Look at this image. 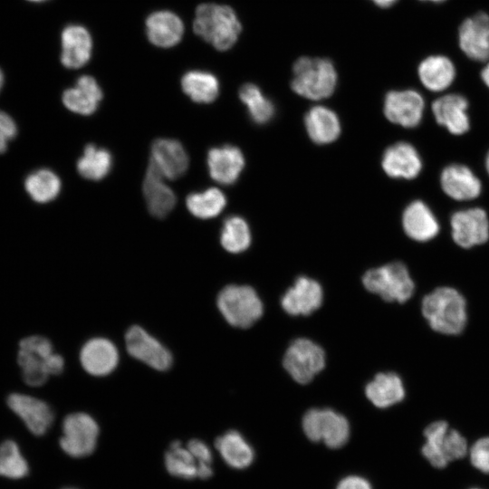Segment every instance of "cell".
Here are the masks:
<instances>
[{"label":"cell","instance_id":"cell-1","mask_svg":"<svg viewBox=\"0 0 489 489\" xmlns=\"http://www.w3.org/2000/svg\"><path fill=\"white\" fill-rule=\"evenodd\" d=\"M421 312L429 327L437 333L455 336L462 333L468 320L467 302L455 288L440 286L424 296Z\"/></svg>","mask_w":489,"mask_h":489},{"label":"cell","instance_id":"cell-2","mask_svg":"<svg viewBox=\"0 0 489 489\" xmlns=\"http://www.w3.org/2000/svg\"><path fill=\"white\" fill-rule=\"evenodd\" d=\"M18 347L17 362L26 385L41 387L51 376L60 375L63 371L64 359L54 350L47 338L31 335L22 339Z\"/></svg>","mask_w":489,"mask_h":489},{"label":"cell","instance_id":"cell-3","mask_svg":"<svg viewBox=\"0 0 489 489\" xmlns=\"http://www.w3.org/2000/svg\"><path fill=\"white\" fill-rule=\"evenodd\" d=\"M195 33L219 51L230 49L237 41L242 26L235 11L216 4H202L196 10Z\"/></svg>","mask_w":489,"mask_h":489},{"label":"cell","instance_id":"cell-4","mask_svg":"<svg viewBox=\"0 0 489 489\" xmlns=\"http://www.w3.org/2000/svg\"><path fill=\"white\" fill-rule=\"evenodd\" d=\"M337 78L335 67L329 59L301 57L293 64L291 87L302 97L319 101L334 92Z\"/></svg>","mask_w":489,"mask_h":489},{"label":"cell","instance_id":"cell-5","mask_svg":"<svg viewBox=\"0 0 489 489\" xmlns=\"http://www.w3.org/2000/svg\"><path fill=\"white\" fill-rule=\"evenodd\" d=\"M217 308L225 320L236 328H248L257 321L264 306L257 292L248 285L229 284L216 298Z\"/></svg>","mask_w":489,"mask_h":489},{"label":"cell","instance_id":"cell-6","mask_svg":"<svg viewBox=\"0 0 489 489\" xmlns=\"http://www.w3.org/2000/svg\"><path fill=\"white\" fill-rule=\"evenodd\" d=\"M362 283L368 291L386 302H405L415 292V283L408 267L401 262H392L367 271Z\"/></svg>","mask_w":489,"mask_h":489},{"label":"cell","instance_id":"cell-7","mask_svg":"<svg viewBox=\"0 0 489 489\" xmlns=\"http://www.w3.org/2000/svg\"><path fill=\"white\" fill-rule=\"evenodd\" d=\"M59 445L72 457H84L96 448L100 427L88 413L73 412L67 415L62 424Z\"/></svg>","mask_w":489,"mask_h":489},{"label":"cell","instance_id":"cell-8","mask_svg":"<svg viewBox=\"0 0 489 489\" xmlns=\"http://www.w3.org/2000/svg\"><path fill=\"white\" fill-rule=\"evenodd\" d=\"M302 429L313 442H323L330 448H339L350 436L348 420L330 408H312L302 418Z\"/></svg>","mask_w":489,"mask_h":489},{"label":"cell","instance_id":"cell-9","mask_svg":"<svg viewBox=\"0 0 489 489\" xmlns=\"http://www.w3.org/2000/svg\"><path fill=\"white\" fill-rule=\"evenodd\" d=\"M124 342L132 358L155 370L167 371L173 364L171 351L139 325H132L127 330Z\"/></svg>","mask_w":489,"mask_h":489},{"label":"cell","instance_id":"cell-10","mask_svg":"<svg viewBox=\"0 0 489 489\" xmlns=\"http://www.w3.org/2000/svg\"><path fill=\"white\" fill-rule=\"evenodd\" d=\"M283 363L296 382L307 384L324 368L325 353L311 340L297 339L286 350Z\"/></svg>","mask_w":489,"mask_h":489},{"label":"cell","instance_id":"cell-11","mask_svg":"<svg viewBox=\"0 0 489 489\" xmlns=\"http://www.w3.org/2000/svg\"><path fill=\"white\" fill-rule=\"evenodd\" d=\"M451 237L461 248L470 249L489 240V216L479 206L455 211L449 219Z\"/></svg>","mask_w":489,"mask_h":489},{"label":"cell","instance_id":"cell-12","mask_svg":"<svg viewBox=\"0 0 489 489\" xmlns=\"http://www.w3.org/2000/svg\"><path fill=\"white\" fill-rule=\"evenodd\" d=\"M425 99L416 90L388 91L384 99L385 117L393 124L406 129L417 127L424 117Z\"/></svg>","mask_w":489,"mask_h":489},{"label":"cell","instance_id":"cell-13","mask_svg":"<svg viewBox=\"0 0 489 489\" xmlns=\"http://www.w3.org/2000/svg\"><path fill=\"white\" fill-rule=\"evenodd\" d=\"M6 404L34 436H43L53 423L54 412L52 407L39 398L13 392L6 398Z\"/></svg>","mask_w":489,"mask_h":489},{"label":"cell","instance_id":"cell-14","mask_svg":"<svg viewBox=\"0 0 489 489\" xmlns=\"http://www.w3.org/2000/svg\"><path fill=\"white\" fill-rule=\"evenodd\" d=\"M79 360L83 370L89 375L105 377L118 367L120 352L110 340L105 337H93L82 346Z\"/></svg>","mask_w":489,"mask_h":489},{"label":"cell","instance_id":"cell-15","mask_svg":"<svg viewBox=\"0 0 489 489\" xmlns=\"http://www.w3.org/2000/svg\"><path fill=\"white\" fill-rule=\"evenodd\" d=\"M468 109V100L460 93L443 94L431 106L436 122L454 136H462L469 131Z\"/></svg>","mask_w":489,"mask_h":489},{"label":"cell","instance_id":"cell-16","mask_svg":"<svg viewBox=\"0 0 489 489\" xmlns=\"http://www.w3.org/2000/svg\"><path fill=\"white\" fill-rule=\"evenodd\" d=\"M444 194L458 201H472L479 197L483 185L477 175L466 165L451 163L444 167L439 176Z\"/></svg>","mask_w":489,"mask_h":489},{"label":"cell","instance_id":"cell-17","mask_svg":"<svg viewBox=\"0 0 489 489\" xmlns=\"http://www.w3.org/2000/svg\"><path fill=\"white\" fill-rule=\"evenodd\" d=\"M462 52L476 62L489 61V14L478 12L465 19L458 30Z\"/></svg>","mask_w":489,"mask_h":489},{"label":"cell","instance_id":"cell-18","mask_svg":"<svg viewBox=\"0 0 489 489\" xmlns=\"http://www.w3.org/2000/svg\"><path fill=\"white\" fill-rule=\"evenodd\" d=\"M381 166L384 172L392 178L411 180L421 173L423 161L412 144L399 141L384 151Z\"/></svg>","mask_w":489,"mask_h":489},{"label":"cell","instance_id":"cell-19","mask_svg":"<svg viewBox=\"0 0 489 489\" xmlns=\"http://www.w3.org/2000/svg\"><path fill=\"white\" fill-rule=\"evenodd\" d=\"M405 234L418 243L435 239L440 233V223L432 208L422 200L410 202L402 213Z\"/></svg>","mask_w":489,"mask_h":489},{"label":"cell","instance_id":"cell-20","mask_svg":"<svg viewBox=\"0 0 489 489\" xmlns=\"http://www.w3.org/2000/svg\"><path fill=\"white\" fill-rule=\"evenodd\" d=\"M322 298V288L318 282L300 276L282 297L281 305L288 314L308 315L321 305Z\"/></svg>","mask_w":489,"mask_h":489},{"label":"cell","instance_id":"cell-21","mask_svg":"<svg viewBox=\"0 0 489 489\" xmlns=\"http://www.w3.org/2000/svg\"><path fill=\"white\" fill-rule=\"evenodd\" d=\"M149 161L168 179L180 177L188 168L185 149L177 140L170 139H158L152 143Z\"/></svg>","mask_w":489,"mask_h":489},{"label":"cell","instance_id":"cell-22","mask_svg":"<svg viewBox=\"0 0 489 489\" xmlns=\"http://www.w3.org/2000/svg\"><path fill=\"white\" fill-rule=\"evenodd\" d=\"M163 176L149 161L143 181V193L150 214L158 218L167 216L176 205V195L163 181Z\"/></svg>","mask_w":489,"mask_h":489},{"label":"cell","instance_id":"cell-23","mask_svg":"<svg viewBox=\"0 0 489 489\" xmlns=\"http://www.w3.org/2000/svg\"><path fill=\"white\" fill-rule=\"evenodd\" d=\"M207 165L214 180L223 185H231L240 176L244 167V158L238 148L225 145L208 151Z\"/></svg>","mask_w":489,"mask_h":489},{"label":"cell","instance_id":"cell-24","mask_svg":"<svg viewBox=\"0 0 489 489\" xmlns=\"http://www.w3.org/2000/svg\"><path fill=\"white\" fill-rule=\"evenodd\" d=\"M91 37L81 25H68L62 33V63L69 69L85 65L91 53Z\"/></svg>","mask_w":489,"mask_h":489},{"label":"cell","instance_id":"cell-25","mask_svg":"<svg viewBox=\"0 0 489 489\" xmlns=\"http://www.w3.org/2000/svg\"><path fill=\"white\" fill-rule=\"evenodd\" d=\"M417 74L427 90L443 92L453 84L456 71L448 57L437 54L425 58L418 65Z\"/></svg>","mask_w":489,"mask_h":489},{"label":"cell","instance_id":"cell-26","mask_svg":"<svg viewBox=\"0 0 489 489\" xmlns=\"http://www.w3.org/2000/svg\"><path fill=\"white\" fill-rule=\"evenodd\" d=\"M149 40L158 47H171L181 40L184 25L181 19L169 11H158L151 14L147 21Z\"/></svg>","mask_w":489,"mask_h":489},{"label":"cell","instance_id":"cell-27","mask_svg":"<svg viewBox=\"0 0 489 489\" xmlns=\"http://www.w3.org/2000/svg\"><path fill=\"white\" fill-rule=\"evenodd\" d=\"M102 99V91L94 78L88 75L80 77L73 88L63 92L65 107L78 114L91 115L98 108Z\"/></svg>","mask_w":489,"mask_h":489},{"label":"cell","instance_id":"cell-28","mask_svg":"<svg viewBox=\"0 0 489 489\" xmlns=\"http://www.w3.org/2000/svg\"><path fill=\"white\" fill-rule=\"evenodd\" d=\"M304 125L310 139L320 145L333 142L340 133L337 114L325 106L311 108L304 117Z\"/></svg>","mask_w":489,"mask_h":489},{"label":"cell","instance_id":"cell-29","mask_svg":"<svg viewBox=\"0 0 489 489\" xmlns=\"http://www.w3.org/2000/svg\"><path fill=\"white\" fill-rule=\"evenodd\" d=\"M365 393L374 406L386 408L401 402L405 398L406 389L398 374L382 372L367 384Z\"/></svg>","mask_w":489,"mask_h":489},{"label":"cell","instance_id":"cell-30","mask_svg":"<svg viewBox=\"0 0 489 489\" xmlns=\"http://www.w3.org/2000/svg\"><path fill=\"white\" fill-rule=\"evenodd\" d=\"M216 447L225 462L233 468H245L252 464L254 457L252 446L235 430L227 431L218 436Z\"/></svg>","mask_w":489,"mask_h":489},{"label":"cell","instance_id":"cell-31","mask_svg":"<svg viewBox=\"0 0 489 489\" xmlns=\"http://www.w3.org/2000/svg\"><path fill=\"white\" fill-rule=\"evenodd\" d=\"M184 92L198 103H210L219 94V82L215 75L202 71H191L181 80Z\"/></svg>","mask_w":489,"mask_h":489},{"label":"cell","instance_id":"cell-32","mask_svg":"<svg viewBox=\"0 0 489 489\" xmlns=\"http://www.w3.org/2000/svg\"><path fill=\"white\" fill-rule=\"evenodd\" d=\"M111 165L112 158L107 149L88 144L77 162V170L84 178L97 181L108 175Z\"/></svg>","mask_w":489,"mask_h":489},{"label":"cell","instance_id":"cell-33","mask_svg":"<svg viewBox=\"0 0 489 489\" xmlns=\"http://www.w3.org/2000/svg\"><path fill=\"white\" fill-rule=\"evenodd\" d=\"M29 196L38 203L53 200L61 191V180L53 171L43 168L27 176L24 182Z\"/></svg>","mask_w":489,"mask_h":489},{"label":"cell","instance_id":"cell-34","mask_svg":"<svg viewBox=\"0 0 489 489\" xmlns=\"http://www.w3.org/2000/svg\"><path fill=\"white\" fill-rule=\"evenodd\" d=\"M449 426L445 420H436L424 430L425 444L422 454L429 464L437 469L445 468L449 463L443 452V443Z\"/></svg>","mask_w":489,"mask_h":489},{"label":"cell","instance_id":"cell-35","mask_svg":"<svg viewBox=\"0 0 489 489\" xmlns=\"http://www.w3.org/2000/svg\"><path fill=\"white\" fill-rule=\"evenodd\" d=\"M187 207L196 217L207 219L218 216L226 205L224 193L211 187L204 192L191 193L187 197Z\"/></svg>","mask_w":489,"mask_h":489},{"label":"cell","instance_id":"cell-36","mask_svg":"<svg viewBox=\"0 0 489 489\" xmlns=\"http://www.w3.org/2000/svg\"><path fill=\"white\" fill-rule=\"evenodd\" d=\"M239 97L245 104L252 120L265 124L274 116L275 108L257 85L246 83L240 88Z\"/></svg>","mask_w":489,"mask_h":489},{"label":"cell","instance_id":"cell-37","mask_svg":"<svg viewBox=\"0 0 489 489\" xmlns=\"http://www.w3.org/2000/svg\"><path fill=\"white\" fill-rule=\"evenodd\" d=\"M251 239L250 227L243 217L233 216L225 220L220 242L227 252L239 254L245 251L250 246Z\"/></svg>","mask_w":489,"mask_h":489},{"label":"cell","instance_id":"cell-38","mask_svg":"<svg viewBox=\"0 0 489 489\" xmlns=\"http://www.w3.org/2000/svg\"><path fill=\"white\" fill-rule=\"evenodd\" d=\"M165 465L173 476L183 479L197 477V463L188 448L182 446L180 441L171 443L165 455Z\"/></svg>","mask_w":489,"mask_h":489},{"label":"cell","instance_id":"cell-39","mask_svg":"<svg viewBox=\"0 0 489 489\" xmlns=\"http://www.w3.org/2000/svg\"><path fill=\"white\" fill-rule=\"evenodd\" d=\"M29 473V465L18 444L7 439L0 443V476L21 479Z\"/></svg>","mask_w":489,"mask_h":489},{"label":"cell","instance_id":"cell-40","mask_svg":"<svg viewBox=\"0 0 489 489\" xmlns=\"http://www.w3.org/2000/svg\"><path fill=\"white\" fill-rule=\"evenodd\" d=\"M187 447L197 463V477L209 478L213 475L211 466L213 458L208 446L199 439H192L187 443Z\"/></svg>","mask_w":489,"mask_h":489},{"label":"cell","instance_id":"cell-41","mask_svg":"<svg viewBox=\"0 0 489 489\" xmlns=\"http://www.w3.org/2000/svg\"><path fill=\"white\" fill-rule=\"evenodd\" d=\"M467 441L456 429L447 430L443 443V452L448 462L465 457L468 454Z\"/></svg>","mask_w":489,"mask_h":489},{"label":"cell","instance_id":"cell-42","mask_svg":"<svg viewBox=\"0 0 489 489\" xmlns=\"http://www.w3.org/2000/svg\"><path fill=\"white\" fill-rule=\"evenodd\" d=\"M472 465L484 474H489V436L477 439L468 450Z\"/></svg>","mask_w":489,"mask_h":489},{"label":"cell","instance_id":"cell-43","mask_svg":"<svg viewBox=\"0 0 489 489\" xmlns=\"http://www.w3.org/2000/svg\"><path fill=\"white\" fill-rule=\"evenodd\" d=\"M17 129L13 119L0 110V154L6 150L8 142L16 135Z\"/></svg>","mask_w":489,"mask_h":489},{"label":"cell","instance_id":"cell-44","mask_svg":"<svg viewBox=\"0 0 489 489\" xmlns=\"http://www.w3.org/2000/svg\"><path fill=\"white\" fill-rule=\"evenodd\" d=\"M337 489H371V485L366 479L351 475L343 478L339 483Z\"/></svg>","mask_w":489,"mask_h":489},{"label":"cell","instance_id":"cell-45","mask_svg":"<svg viewBox=\"0 0 489 489\" xmlns=\"http://www.w3.org/2000/svg\"><path fill=\"white\" fill-rule=\"evenodd\" d=\"M481 79L487 88H489V61L481 71Z\"/></svg>","mask_w":489,"mask_h":489},{"label":"cell","instance_id":"cell-46","mask_svg":"<svg viewBox=\"0 0 489 489\" xmlns=\"http://www.w3.org/2000/svg\"><path fill=\"white\" fill-rule=\"evenodd\" d=\"M379 7H389L393 5L398 0H371Z\"/></svg>","mask_w":489,"mask_h":489},{"label":"cell","instance_id":"cell-47","mask_svg":"<svg viewBox=\"0 0 489 489\" xmlns=\"http://www.w3.org/2000/svg\"><path fill=\"white\" fill-rule=\"evenodd\" d=\"M484 168L487 175L489 176V150L486 153L485 158H484Z\"/></svg>","mask_w":489,"mask_h":489},{"label":"cell","instance_id":"cell-48","mask_svg":"<svg viewBox=\"0 0 489 489\" xmlns=\"http://www.w3.org/2000/svg\"><path fill=\"white\" fill-rule=\"evenodd\" d=\"M3 83H4V75H3L2 71L0 70V90L3 86Z\"/></svg>","mask_w":489,"mask_h":489},{"label":"cell","instance_id":"cell-49","mask_svg":"<svg viewBox=\"0 0 489 489\" xmlns=\"http://www.w3.org/2000/svg\"><path fill=\"white\" fill-rule=\"evenodd\" d=\"M421 1H428V2H432V3H441V2H444L446 0H421Z\"/></svg>","mask_w":489,"mask_h":489},{"label":"cell","instance_id":"cell-50","mask_svg":"<svg viewBox=\"0 0 489 489\" xmlns=\"http://www.w3.org/2000/svg\"><path fill=\"white\" fill-rule=\"evenodd\" d=\"M28 1H31V2H42V1H45V0H28Z\"/></svg>","mask_w":489,"mask_h":489},{"label":"cell","instance_id":"cell-51","mask_svg":"<svg viewBox=\"0 0 489 489\" xmlns=\"http://www.w3.org/2000/svg\"><path fill=\"white\" fill-rule=\"evenodd\" d=\"M469 489H482V488H478V487H472V488H469Z\"/></svg>","mask_w":489,"mask_h":489},{"label":"cell","instance_id":"cell-52","mask_svg":"<svg viewBox=\"0 0 489 489\" xmlns=\"http://www.w3.org/2000/svg\"><path fill=\"white\" fill-rule=\"evenodd\" d=\"M66 489H72V488H66Z\"/></svg>","mask_w":489,"mask_h":489}]
</instances>
